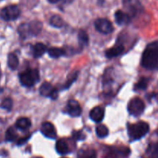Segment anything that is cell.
<instances>
[{
  "label": "cell",
  "instance_id": "obj_1",
  "mask_svg": "<svg viewBox=\"0 0 158 158\" xmlns=\"http://www.w3.org/2000/svg\"><path fill=\"white\" fill-rule=\"evenodd\" d=\"M141 65L148 70L158 69V40L147 46L143 52Z\"/></svg>",
  "mask_w": 158,
  "mask_h": 158
},
{
  "label": "cell",
  "instance_id": "obj_2",
  "mask_svg": "<svg viewBox=\"0 0 158 158\" xmlns=\"http://www.w3.org/2000/svg\"><path fill=\"white\" fill-rule=\"evenodd\" d=\"M150 126L144 121H139L134 124L127 125V132L131 141L140 140L149 132Z\"/></svg>",
  "mask_w": 158,
  "mask_h": 158
},
{
  "label": "cell",
  "instance_id": "obj_3",
  "mask_svg": "<svg viewBox=\"0 0 158 158\" xmlns=\"http://www.w3.org/2000/svg\"><path fill=\"white\" fill-rule=\"evenodd\" d=\"M43 23L40 21H32L29 23H22L18 28L21 38L26 39L32 35H36L41 32Z\"/></svg>",
  "mask_w": 158,
  "mask_h": 158
},
{
  "label": "cell",
  "instance_id": "obj_4",
  "mask_svg": "<svg viewBox=\"0 0 158 158\" xmlns=\"http://www.w3.org/2000/svg\"><path fill=\"white\" fill-rule=\"evenodd\" d=\"M19 81L23 86L32 87L40 81V73L38 69H26L19 74Z\"/></svg>",
  "mask_w": 158,
  "mask_h": 158
},
{
  "label": "cell",
  "instance_id": "obj_5",
  "mask_svg": "<svg viewBox=\"0 0 158 158\" xmlns=\"http://www.w3.org/2000/svg\"><path fill=\"white\" fill-rule=\"evenodd\" d=\"M145 109V104L143 100L139 97H134L129 102L127 106L128 112L134 117H139L143 113Z\"/></svg>",
  "mask_w": 158,
  "mask_h": 158
},
{
  "label": "cell",
  "instance_id": "obj_6",
  "mask_svg": "<svg viewBox=\"0 0 158 158\" xmlns=\"http://www.w3.org/2000/svg\"><path fill=\"white\" fill-rule=\"evenodd\" d=\"M20 15V9L15 5L6 6L2 9L0 16L5 21H13L17 19Z\"/></svg>",
  "mask_w": 158,
  "mask_h": 158
},
{
  "label": "cell",
  "instance_id": "obj_7",
  "mask_svg": "<svg viewBox=\"0 0 158 158\" xmlns=\"http://www.w3.org/2000/svg\"><path fill=\"white\" fill-rule=\"evenodd\" d=\"M95 28L99 32L103 34H110L114 31V27L110 21L106 19H97L94 23Z\"/></svg>",
  "mask_w": 158,
  "mask_h": 158
},
{
  "label": "cell",
  "instance_id": "obj_8",
  "mask_svg": "<svg viewBox=\"0 0 158 158\" xmlns=\"http://www.w3.org/2000/svg\"><path fill=\"white\" fill-rule=\"evenodd\" d=\"M40 94L43 97H49L52 100H56L58 97V90L48 82H44L40 86Z\"/></svg>",
  "mask_w": 158,
  "mask_h": 158
},
{
  "label": "cell",
  "instance_id": "obj_9",
  "mask_svg": "<svg viewBox=\"0 0 158 158\" xmlns=\"http://www.w3.org/2000/svg\"><path fill=\"white\" fill-rule=\"evenodd\" d=\"M66 113L73 117L80 116L82 113V109L77 100H70L68 101L67 106H66Z\"/></svg>",
  "mask_w": 158,
  "mask_h": 158
},
{
  "label": "cell",
  "instance_id": "obj_10",
  "mask_svg": "<svg viewBox=\"0 0 158 158\" xmlns=\"http://www.w3.org/2000/svg\"><path fill=\"white\" fill-rule=\"evenodd\" d=\"M129 149L125 148L123 149H119V148H110L108 149L106 152L105 158H120L123 157H127L129 155Z\"/></svg>",
  "mask_w": 158,
  "mask_h": 158
},
{
  "label": "cell",
  "instance_id": "obj_11",
  "mask_svg": "<svg viewBox=\"0 0 158 158\" xmlns=\"http://www.w3.org/2000/svg\"><path fill=\"white\" fill-rule=\"evenodd\" d=\"M41 133L46 137L55 139L56 137V131L53 125L49 122H45L41 126Z\"/></svg>",
  "mask_w": 158,
  "mask_h": 158
},
{
  "label": "cell",
  "instance_id": "obj_12",
  "mask_svg": "<svg viewBox=\"0 0 158 158\" xmlns=\"http://www.w3.org/2000/svg\"><path fill=\"white\" fill-rule=\"evenodd\" d=\"M104 109L100 106H96L89 113V117L93 121L100 123L104 118Z\"/></svg>",
  "mask_w": 158,
  "mask_h": 158
},
{
  "label": "cell",
  "instance_id": "obj_13",
  "mask_svg": "<svg viewBox=\"0 0 158 158\" xmlns=\"http://www.w3.org/2000/svg\"><path fill=\"white\" fill-rule=\"evenodd\" d=\"M123 50H124V46L123 45H116L114 47L110 48V49H108L105 52V55H106V56L107 58L112 59L120 55L123 52Z\"/></svg>",
  "mask_w": 158,
  "mask_h": 158
},
{
  "label": "cell",
  "instance_id": "obj_14",
  "mask_svg": "<svg viewBox=\"0 0 158 158\" xmlns=\"http://www.w3.org/2000/svg\"><path fill=\"white\" fill-rule=\"evenodd\" d=\"M115 21L118 25L127 24L130 22V17L127 13L121 10H117L115 12Z\"/></svg>",
  "mask_w": 158,
  "mask_h": 158
},
{
  "label": "cell",
  "instance_id": "obj_15",
  "mask_svg": "<svg viewBox=\"0 0 158 158\" xmlns=\"http://www.w3.org/2000/svg\"><path fill=\"white\" fill-rule=\"evenodd\" d=\"M46 49H47L46 46L44 44H43V43H36L32 48V55H33V56L35 58L41 57L46 52Z\"/></svg>",
  "mask_w": 158,
  "mask_h": 158
},
{
  "label": "cell",
  "instance_id": "obj_16",
  "mask_svg": "<svg viewBox=\"0 0 158 158\" xmlns=\"http://www.w3.org/2000/svg\"><path fill=\"white\" fill-rule=\"evenodd\" d=\"M56 150L57 153L61 155H65L69 153V148L64 140H59L56 143Z\"/></svg>",
  "mask_w": 158,
  "mask_h": 158
},
{
  "label": "cell",
  "instance_id": "obj_17",
  "mask_svg": "<svg viewBox=\"0 0 158 158\" xmlns=\"http://www.w3.org/2000/svg\"><path fill=\"white\" fill-rule=\"evenodd\" d=\"M15 127L22 131H26L31 127V121L26 117H21L16 120Z\"/></svg>",
  "mask_w": 158,
  "mask_h": 158
},
{
  "label": "cell",
  "instance_id": "obj_18",
  "mask_svg": "<svg viewBox=\"0 0 158 158\" xmlns=\"http://www.w3.org/2000/svg\"><path fill=\"white\" fill-rule=\"evenodd\" d=\"M48 53H49V56L52 58H59L66 54V51L63 49L58 47H52L48 50Z\"/></svg>",
  "mask_w": 158,
  "mask_h": 158
},
{
  "label": "cell",
  "instance_id": "obj_19",
  "mask_svg": "<svg viewBox=\"0 0 158 158\" xmlns=\"http://www.w3.org/2000/svg\"><path fill=\"white\" fill-rule=\"evenodd\" d=\"M49 23L51 26L56 28H62L65 25L64 20L58 15H52L49 20Z\"/></svg>",
  "mask_w": 158,
  "mask_h": 158
},
{
  "label": "cell",
  "instance_id": "obj_20",
  "mask_svg": "<svg viewBox=\"0 0 158 158\" xmlns=\"http://www.w3.org/2000/svg\"><path fill=\"white\" fill-rule=\"evenodd\" d=\"M8 66L12 70H15L19 66V59L14 53H10L8 56Z\"/></svg>",
  "mask_w": 158,
  "mask_h": 158
},
{
  "label": "cell",
  "instance_id": "obj_21",
  "mask_svg": "<svg viewBox=\"0 0 158 158\" xmlns=\"http://www.w3.org/2000/svg\"><path fill=\"white\" fill-rule=\"evenodd\" d=\"M148 82H149V79L146 78V77H142L140 79L138 82L134 85V89L136 91L139 90H145L148 87Z\"/></svg>",
  "mask_w": 158,
  "mask_h": 158
},
{
  "label": "cell",
  "instance_id": "obj_22",
  "mask_svg": "<svg viewBox=\"0 0 158 158\" xmlns=\"http://www.w3.org/2000/svg\"><path fill=\"white\" fill-rule=\"evenodd\" d=\"M96 134H97V137L100 138H103L106 137L109 134V131H108L107 127L103 124H100L96 127Z\"/></svg>",
  "mask_w": 158,
  "mask_h": 158
},
{
  "label": "cell",
  "instance_id": "obj_23",
  "mask_svg": "<svg viewBox=\"0 0 158 158\" xmlns=\"http://www.w3.org/2000/svg\"><path fill=\"white\" fill-rule=\"evenodd\" d=\"M17 133L13 127H9L6 133V140L8 142H12L16 140Z\"/></svg>",
  "mask_w": 158,
  "mask_h": 158
},
{
  "label": "cell",
  "instance_id": "obj_24",
  "mask_svg": "<svg viewBox=\"0 0 158 158\" xmlns=\"http://www.w3.org/2000/svg\"><path fill=\"white\" fill-rule=\"evenodd\" d=\"M78 40L81 46H87L88 43H89V37H88L86 32L80 30L78 34Z\"/></svg>",
  "mask_w": 158,
  "mask_h": 158
},
{
  "label": "cell",
  "instance_id": "obj_25",
  "mask_svg": "<svg viewBox=\"0 0 158 158\" xmlns=\"http://www.w3.org/2000/svg\"><path fill=\"white\" fill-rule=\"evenodd\" d=\"M77 77H78V72L72 73H71L70 75L69 76V77H68L67 80H66V83L63 85V89H68V88H69V86H70L71 85H72L73 83L74 82L76 81V80H77Z\"/></svg>",
  "mask_w": 158,
  "mask_h": 158
},
{
  "label": "cell",
  "instance_id": "obj_26",
  "mask_svg": "<svg viewBox=\"0 0 158 158\" xmlns=\"http://www.w3.org/2000/svg\"><path fill=\"white\" fill-rule=\"evenodd\" d=\"M78 158H97V154L94 150L82 151L78 154Z\"/></svg>",
  "mask_w": 158,
  "mask_h": 158
},
{
  "label": "cell",
  "instance_id": "obj_27",
  "mask_svg": "<svg viewBox=\"0 0 158 158\" xmlns=\"http://www.w3.org/2000/svg\"><path fill=\"white\" fill-rule=\"evenodd\" d=\"M151 158H158V142L151 144L148 151Z\"/></svg>",
  "mask_w": 158,
  "mask_h": 158
},
{
  "label": "cell",
  "instance_id": "obj_28",
  "mask_svg": "<svg viewBox=\"0 0 158 158\" xmlns=\"http://www.w3.org/2000/svg\"><path fill=\"white\" fill-rule=\"evenodd\" d=\"M2 109L6 110L8 111H10L12 108V100L11 98H6L2 101L1 105H0Z\"/></svg>",
  "mask_w": 158,
  "mask_h": 158
},
{
  "label": "cell",
  "instance_id": "obj_29",
  "mask_svg": "<svg viewBox=\"0 0 158 158\" xmlns=\"http://www.w3.org/2000/svg\"><path fill=\"white\" fill-rule=\"evenodd\" d=\"M72 134H73V138L77 140H83L85 138H86L84 134H83L81 131H73Z\"/></svg>",
  "mask_w": 158,
  "mask_h": 158
},
{
  "label": "cell",
  "instance_id": "obj_30",
  "mask_svg": "<svg viewBox=\"0 0 158 158\" xmlns=\"http://www.w3.org/2000/svg\"><path fill=\"white\" fill-rule=\"evenodd\" d=\"M31 137V135L29 134V135L26 136V137H22V138H19L18 140H17V145H19V146H21V145H23L24 143H26V142L29 140V139Z\"/></svg>",
  "mask_w": 158,
  "mask_h": 158
},
{
  "label": "cell",
  "instance_id": "obj_31",
  "mask_svg": "<svg viewBox=\"0 0 158 158\" xmlns=\"http://www.w3.org/2000/svg\"><path fill=\"white\" fill-rule=\"evenodd\" d=\"M50 3H56L59 0H48Z\"/></svg>",
  "mask_w": 158,
  "mask_h": 158
},
{
  "label": "cell",
  "instance_id": "obj_32",
  "mask_svg": "<svg viewBox=\"0 0 158 158\" xmlns=\"http://www.w3.org/2000/svg\"><path fill=\"white\" fill-rule=\"evenodd\" d=\"M1 75H2V72H1V67H0V78H1Z\"/></svg>",
  "mask_w": 158,
  "mask_h": 158
},
{
  "label": "cell",
  "instance_id": "obj_33",
  "mask_svg": "<svg viewBox=\"0 0 158 158\" xmlns=\"http://www.w3.org/2000/svg\"><path fill=\"white\" fill-rule=\"evenodd\" d=\"M156 134H157V135L158 136V130L157 131V132H156Z\"/></svg>",
  "mask_w": 158,
  "mask_h": 158
},
{
  "label": "cell",
  "instance_id": "obj_34",
  "mask_svg": "<svg viewBox=\"0 0 158 158\" xmlns=\"http://www.w3.org/2000/svg\"><path fill=\"white\" fill-rule=\"evenodd\" d=\"M33 158H41V157H33Z\"/></svg>",
  "mask_w": 158,
  "mask_h": 158
}]
</instances>
